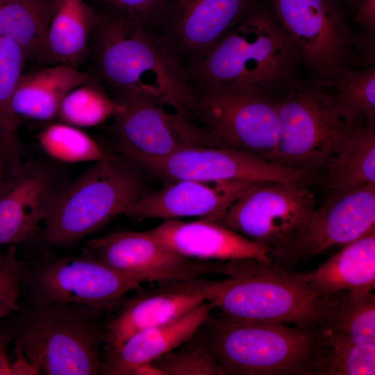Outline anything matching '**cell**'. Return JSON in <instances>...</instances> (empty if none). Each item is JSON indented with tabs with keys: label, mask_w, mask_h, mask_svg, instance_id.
I'll use <instances>...</instances> for the list:
<instances>
[{
	"label": "cell",
	"mask_w": 375,
	"mask_h": 375,
	"mask_svg": "<svg viewBox=\"0 0 375 375\" xmlns=\"http://www.w3.org/2000/svg\"><path fill=\"white\" fill-rule=\"evenodd\" d=\"M88 56L112 92L153 97L189 118L192 90L187 74L158 33L106 8L92 32Z\"/></svg>",
	"instance_id": "1"
},
{
	"label": "cell",
	"mask_w": 375,
	"mask_h": 375,
	"mask_svg": "<svg viewBox=\"0 0 375 375\" xmlns=\"http://www.w3.org/2000/svg\"><path fill=\"white\" fill-rule=\"evenodd\" d=\"M302 65L271 7L256 1L187 76L192 89L244 85L280 98L299 83Z\"/></svg>",
	"instance_id": "2"
},
{
	"label": "cell",
	"mask_w": 375,
	"mask_h": 375,
	"mask_svg": "<svg viewBox=\"0 0 375 375\" xmlns=\"http://www.w3.org/2000/svg\"><path fill=\"white\" fill-rule=\"evenodd\" d=\"M222 275L225 278H202L201 288L205 301L226 319L312 329L325 318L329 298L310 288L308 272L247 258L223 261Z\"/></svg>",
	"instance_id": "3"
},
{
	"label": "cell",
	"mask_w": 375,
	"mask_h": 375,
	"mask_svg": "<svg viewBox=\"0 0 375 375\" xmlns=\"http://www.w3.org/2000/svg\"><path fill=\"white\" fill-rule=\"evenodd\" d=\"M143 170L112 153L95 162L68 188L59 191L43 224L50 247H69L124 215L150 190Z\"/></svg>",
	"instance_id": "4"
},
{
	"label": "cell",
	"mask_w": 375,
	"mask_h": 375,
	"mask_svg": "<svg viewBox=\"0 0 375 375\" xmlns=\"http://www.w3.org/2000/svg\"><path fill=\"white\" fill-rule=\"evenodd\" d=\"M206 327L221 375H314L317 328L235 322L211 314Z\"/></svg>",
	"instance_id": "5"
},
{
	"label": "cell",
	"mask_w": 375,
	"mask_h": 375,
	"mask_svg": "<svg viewBox=\"0 0 375 375\" xmlns=\"http://www.w3.org/2000/svg\"><path fill=\"white\" fill-rule=\"evenodd\" d=\"M102 315L75 303L31 305L20 315L15 346L40 373L102 374Z\"/></svg>",
	"instance_id": "6"
},
{
	"label": "cell",
	"mask_w": 375,
	"mask_h": 375,
	"mask_svg": "<svg viewBox=\"0 0 375 375\" xmlns=\"http://www.w3.org/2000/svg\"><path fill=\"white\" fill-rule=\"evenodd\" d=\"M313 82L331 85L347 67L374 63V47L348 23L336 0H269Z\"/></svg>",
	"instance_id": "7"
},
{
	"label": "cell",
	"mask_w": 375,
	"mask_h": 375,
	"mask_svg": "<svg viewBox=\"0 0 375 375\" xmlns=\"http://www.w3.org/2000/svg\"><path fill=\"white\" fill-rule=\"evenodd\" d=\"M189 117L217 147L233 148L274 161L278 139V98L253 87L192 89Z\"/></svg>",
	"instance_id": "8"
},
{
	"label": "cell",
	"mask_w": 375,
	"mask_h": 375,
	"mask_svg": "<svg viewBox=\"0 0 375 375\" xmlns=\"http://www.w3.org/2000/svg\"><path fill=\"white\" fill-rule=\"evenodd\" d=\"M279 133L274 162L306 174L323 169L354 123L331 92L313 81L299 82L278 98Z\"/></svg>",
	"instance_id": "9"
},
{
	"label": "cell",
	"mask_w": 375,
	"mask_h": 375,
	"mask_svg": "<svg viewBox=\"0 0 375 375\" xmlns=\"http://www.w3.org/2000/svg\"><path fill=\"white\" fill-rule=\"evenodd\" d=\"M23 284L31 305L75 303L101 314L115 310L126 293L141 285L87 251L78 256L46 253L24 263Z\"/></svg>",
	"instance_id": "10"
},
{
	"label": "cell",
	"mask_w": 375,
	"mask_h": 375,
	"mask_svg": "<svg viewBox=\"0 0 375 375\" xmlns=\"http://www.w3.org/2000/svg\"><path fill=\"white\" fill-rule=\"evenodd\" d=\"M112 94L118 107L111 133L119 154L134 164L187 148L217 147L201 126L158 99L131 92Z\"/></svg>",
	"instance_id": "11"
},
{
	"label": "cell",
	"mask_w": 375,
	"mask_h": 375,
	"mask_svg": "<svg viewBox=\"0 0 375 375\" xmlns=\"http://www.w3.org/2000/svg\"><path fill=\"white\" fill-rule=\"evenodd\" d=\"M315 203L314 195L300 181L256 182L216 221L269 252L295 236Z\"/></svg>",
	"instance_id": "12"
},
{
	"label": "cell",
	"mask_w": 375,
	"mask_h": 375,
	"mask_svg": "<svg viewBox=\"0 0 375 375\" xmlns=\"http://www.w3.org/2000/svg\"><path fill=\"white\" fill-rule=\"evenodd\" d=\"M375 227V185L328 194L285 245L270 251L275 264L287 269L332 249L342 247Z\"/></svg>",
	"instance_id": "13"
},
{
	"label": "cell",
	"mask_w": 375,
	"mask_h": 375,
	"mask_svg": "<svg viewBox=\"0 0 375 375\" xmlns=\"http://www.w3.org/2000/svg\"><path fill=\"white\" fill-rule=\"evenodd\" d=\"M256 0H167L158 33L186 72L241 21Z\"/></svg>",
	"instance_id": "14"
},
{
	"label": "cell",
	"mask_w": 375,
	"mask_h": 375,
	"mask_svg": "<svg viewBox=\"0 0 375 375\" xmlns=\"http://www.w3.org/2000/svg\"><path fill=\"white\" fill-rule=\"evenodd\" d=\"M135 165L164 183L181 180L297 181L306 175L278 162L228 147H190Z\"/></svg>",
	"instance_id": "15"
},
{
	"label": "cell",
	"mask_w": 375,
	"mask_h": 375,
	"mask_svg": "<svg viewBox=\"0 0 375 375\" xmlns=\"http://www.w3.org/2000/svg\"><path fill=\"white\" fill-rule=\"evenodd\" d=\"M85 246V251L141 284L193 279L220 272V261L186 258L144 231L114 232L88 240Z\"/></svg>",
	"instance_id": "16"
},
{
	"label": "cell",
	"mask_w": 375,
	"mask_h": 375,
	"mask_svg": "<svg viewBox=\"0 0 375 375\" xmlns=\"http://www.w3.org/2000/svg\"><path fill=\"white\" fill-rule=\"evenodd\" d=\"M255 183L241 180L164 183L161 188L137 199L124 215L137 220L185 217L217 220Z\"/></svg>",
	"instance_id": "17"
},
{
	"label": "cell",
	"mask_w": 375,
	"mask_h": 375,
	"mask_svg": "<svg viewBox=\"0 0 375 375\" xmlns=\"http://www.w3.org/2000/svg\"><path fill=\"white\" fill-rule=\"evenodd\" d=\"M202 278L160 283L121 303L114 317L104 323V349L117 347L137 333L175 319L206 301Z\"/></svg>",
	"instance_id": "18"
},
{
	"label": "cell",
	"mask_w": 375,
	"mask_h": 375,
	"mask_svg": "<svg viewBox=\"0 0 375 375\" xmlns=\"http://www.w3.org/2000/svg\"><path fill=\"white\" fill-rule=\"evenodd\" d=\"M51 171L21 165L8 177L0 196V245H16L35 237L58 194Z\"/></svg>",
	"instance_id": "19"
},
{
	"label": "cell",
	"mask_w": 375,
	"mask_h": 375,
	"mask_svg": "<svg viewBox=\"0 0 375 375\" xmlns=\"http://www.w3.org/2000/svg\"><path fill=\"white\" fill-rule=\"evenodd\" d=\"M144 232L174 252L202 261L254 258L271 260L268 249L216 220L166 219Z\"/></svg>",
	"instance_id": "20"
},
{
	"label": "cell",
	"mask_w": 375,
	"mask_h": 375,
	"mask_svg": "<svg viewBox=\"0 0 375 375\" xmlns=\"http://www.w3.org/2000/svg\"><path fill=\"white\" fill-rule=\"evenodd\" d=\"M212 308L204 301L194 309L132 335L119 346L105 350L102 374L133 375L140 365L174 349L208 320Z\"/></svg>",
	"instance_id": "21"
},
{
	"label": "cell",
	"mask_w": 375,
	"mask_h": 375,
	"mask_svg": "<svg viewBox=\"0 0 375 375\" xmlns=\"http://www.w3.org/2000/svg\"><path fill=\"white\" fill-rule=\"evenodd\" d=\"M308 273V285L324 297L344 292L374 291L375 227L342 247L315 270Z\"/></svg>",
	"instance_id": "22"
},
{
	"label": "cell",
	"mask_w": 375,
	"mask_h": 375,
	"mask_svg": "<svg viewBox=\"0 0 375 375\" xmlns=\"http://www.w3.org/2000/svg\"><path fill=\"white\" fill-rule=\"evenodd\" d=\"M92 78L67 65H53L22 74L12 97V110L17 118L51 120L58 117L65 95Z\"/></svg>",
	"instance_id": "23"
},
{
	"label": "cell",
	"mask_w": 375,
	"mask_h": 375,
	"mask_svg": "<svg viewBox=\"0 0 375 375\" xmlns=\"http://www.w3.org/2000/svg\"><path fill=\"white\" fill-rule=\"evenodd\" d=\"M99 18V12L84 0H56L40 58L77 68L88 57Z\"/></svg>",
	"instance_id": "24"
},
{
	"label": "cell",
	"mask_w": 375,
	"mask_h": 375,
	"mask_svg": "<svg viewBox=\"0 0 375 375\" xmlns=\"http://www.w3.org/2000/svg\"><path fill=\"white\" fill-rule=\"evenodd\" d=\"M323 184L328 194L375 185V126H351L328 159Z\"/></svg>",
	"instance_id": "25"
},
{
	"label": "cell",
	"mask_w": 375,
	"mask_h": 375,
	"mask_svg": "<svg viewBox=\"0 0 375 375\" xmlns=\"http://www.w3.org/2000/svg\"><path fill=\"white\" fill-rule=\"evenodd\" d=\"M321 338L358 344H375V294L340 292L328 297Z\"/></svg>",
	"instance_id": "26"
},
{
	"label": "cell",
	"mask_w": 375,
	"mask_h": 375,
	"mask_svg": "<svg viewBox=\"0 0 375 375\" xmlns=\"http://www.w3.org/2000/svg\"><path fill=\"white\" fill-rule=\"evenodd\" d=\"M56 0H0V37L40 58Z\"/></svg>",
	"instance_id": "27"
},
{
	"label": "cell",
	"mask_w": 375,
	"mask_h": 375,
	"mask_svg": "<svg viewBox=\"0 0 375 375\" xmlns=\"http://www.w3.org/2000/svg\"><path fill=\"white\" fill-rule=\"evenodd\" d=\"M27 59V55L20 46L8 38L0 37V151L8 175L22 165L19 154L17 117L12 110V100Z\"/></svg>",
	"instance_id": "28"
},
{
	"label": "cell",
	"mask_w": 375,
	"mask_h": 375,
	"mask_svg": "<svg viewBox=\"0 0 375 375\" xmlns=\"http://www.w3.org/2000/svg\"><path fill=\"white\" fill-rule=\"evenodd\" d=\"M326 88L333 90L331 94L349 121L365 119L367 124L374 125L375 65L347 67Z\"/></svg>",
	"instance_id": "29"
},
{
	"label": "cell",
	"mask_w": 375,
	"mask_h": 375,
	"mask_svg": "<svg viewBox=\"0 0 375 375\" xmlns=\"http://www.w3.org/2000/svg\"><path fill=\"white\" fill-rule=\"evenodd\" d=\"M117 107L112 97L92 77L65 95L58 117L62 123L75 127H91L112 117Z\"/></svg>",
	"instance_id": "30"
},
{
	"label": "cell",
	"mask_w": 375,
	"mask_h": 375,
	"mask_svg": "<svg viewBox=\"0 0 375 375\" xmlns=\"http://www.w3.org/2000/svg\"><path fill=\"white\" fill-rule=\"evenodd\" d=\"M318 337L314 375L375 374V344L326 339L319 334Z\"/></svg>",
	"instance_id": "31"
},
{
	"label": "cell",
	"mask_w": 375,
	"mask_h": 375,
	"mask_svg": "<svg viewBox=\"0 0 375 375\" xmlns=\"http://www.w3.org/2000/svg\"><path fill=\"white\" fill-rule=\"evenodd\" d=\"M42 149L51 158L67 163L97 162L108 153L89 135L65 123H53L38 135Z\"/></svg>",
	"instance_id": "32"
},
{
	"label": "cell",
	"mask_w": 375,
	"mask_h": 375,
	"mask_svg": "<svg viewBox=\"0 0 375 375\" xmlns=\"http://www.w3.org/2000/svg\"><path fill=\"white\" fill-rule=\"evenodd\" d=\"M151 362L160 375H221L208 347L206 324L174 349Z\"/></svg>",
	"instance_id": "33"
},
{
	"label": "cell",
	"mask_w": 375,
	"mask_h": 375,
	"mask_svg": "<svg viewBox=\"0 0 375 375\" xmlns=\"http://www.w3.org/2000/svg\"><path fill=\"white\" fill-rule=\"evenodd\" d=\"M24 269V263L17 257L16 245H9L0 265V325L6 316L18 310Z\"/></svg>",
	"instance_id": "34"
},
{
	"label": "cell",
	"mask_w": 375,
	"mask_h": 375,
	"mask_svg": "<svg viewBox=\"0 0 375 375\" xmlns=\"http://www.w3.org/2000/svg\"><path fill=\"white\" fill-rule=\"evenodd\" d=\"M106 8L126 15L158 33L167 0H99Z\"/></svg>",
	"instance_id": "35"
},
{
	"label": "cell",
	"mask_w": 375,
	"mask_h": 375,
	"mask_svg": "<svg viewBox=\"0 0 375 375\" xmlns=\"http://www.w3.org/2000/svg\"><path fill=\"white\" fill-rule=\"evenodd\" d=\"M355 19L362 33L375 35V0H361L356 10Z\"/></svg>",
	"instance_id": "36"
},
{
	"label": "cell",
	"mask_w": 375,
	"mask_h": 375,
	"mask_svg": "<svg viewBox=\"0 0 375 375\" xmlns=\"http://www.w3.org/2000/svg\"><path fill=\"white\" fill-rule=\"evenodd\" d=\"M40 369L27 358L23 351L17 346L15 349V358L10 362V375H36Z\"/></svg>",
	"instance_id": "37"
},
{
	"label": "cell",
	"mask_w": 375,
	"mask_h": 375,
	"mask_svg": "<svg viewBox=\"0 0 375 375\" xmlns=\"http://www.w3.org/2000/svg\"><path fill=\"white\" fill-rule=\"evenodd\" d=\"M10 337L0 329V375H10V362L7 355Z\"/></svg>",
	"instance_id": "38"
},
{
	"label": "cell",
	"mask_w": 375,
	"mask_h": 375,
	"mask_svg": "<svg viewBox=\"0 0 375 375\" xmlns=\"http://www.w3.org/2000/svg\"><path fill=\"white\" fill-rule=\"evenodd\" d=\"M8 170L5 160L0 151V196L3 193L8 181Z\"/></svg>",
	"instance_id": "39"
},
{
	"label": "cell",
	"mask_w": 375,
	"mask_h": 375,
	"mask_svg": "<svg viewBox=\"0 0 375 375\" xmlns=\"http://www.w3.org/2000/svg\"><path fill=\"white\" fill-rule=\"evenodd\" d=\"M342 1L345 2L347 5L351 6L352 8H353L355 10H356L361 0H342Z\"/></svg>",
	"instance_id": "40"
},
{
	"label": "cell",
	"mask_w": 375,
	"mask_h": 375,
	"mask_svg": "<svg viewBox=\"0 0 375 375\" xmlns=\"http://www.w3.org/2000/svg\"><path fill=\"white\" fill-rule=\"evenodd\" d=\"M3 258V254H1L0 253V265H1V262H2Z\"/></svg>",
	"instance_id": "41"
}]
</instances>
